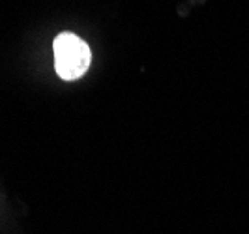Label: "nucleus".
<instances>
[{
  "mask_svg": "<svg viewBox=\"0 0 249 234\" xmlns=\"http://www.w3.org/2000/svg\"><path fill=\"white\" fill-rule=\"evenodd\" d=\"M53 49H54L56 73L64 81H75L83 77L90 68V62H92L90 47L71 32L58 34L53 43Z\"/></svg>",
  "mask_w": 249,
  "mask_h": 234,
  "instance_id": "1",
  "label": "nucleus"
}]
</instances>
